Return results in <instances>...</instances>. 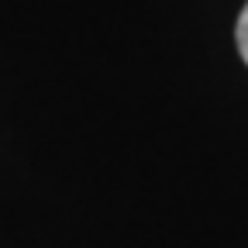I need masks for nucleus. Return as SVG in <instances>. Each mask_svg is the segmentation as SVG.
<instances>
[{"label":"nucleus","instance_id":"nucleus-1","mask_svg":"<svg viewBox=\"0 0 248 248\" xmlns=\"http://www.w3.org/2000/svg\"><path fill=\"white\" fill-rule=\"evenodd\" d=\"M234 42H238V52H241L245 66H248V4H245V11L238 14V24H234Z\"/></svg>","mask_w":248,"mask_h":248}]
</instances>
